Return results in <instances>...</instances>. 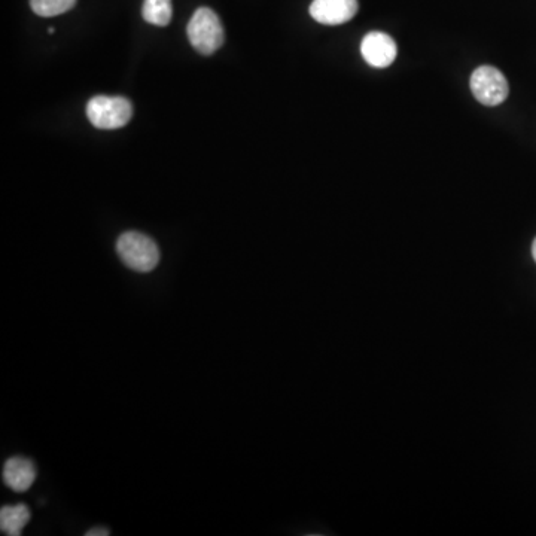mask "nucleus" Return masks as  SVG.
<instances>
[{
    "mask_svg": "<svg viewBox=\"0 0 536 536\" xmlns=\"http://www.w3.org/2000/svg\"><path fill=\"white\" fill-rule=\"evenodd\" d=\"M109 535L108 529L96 528L87 532V536H106Z\"/></svg>",
    "mask_w": 536,
    "mask_h": 536,
    "instance_id": "nucleus-11",
    "label": "nucleus"
},
{
    "mask_svg": "<svg viewBox=\"0 0 536 536\" xmlns=\"http://www.w3.org/2000/svg\"><path fill=\"white\" fill-rule=\"evenodd\" d=\"M36 478V468L30 459L14 456L6 461L3 467V480L9 489L24 493L33 486Z\"/></svg>",
    "mask_w": 536,
    "mask_h": 536,
    "instance_id": "nucleus-7",
    "label": "nucleus"
},
{
    "mask_svg": "<svg viewBox=\"0 0 536 536\" xmlns=\"http://www.w3.org/2000/svg\"><path fill=\"white\" fill-rule=\"evenodd\" d=\"M132 103L126 97L96 96L88 102L87 117L96 129L115 130L132 120Z\"/></svg>",
    "mask_w": 536,
    "mask_h": 536,
    "instance_id": "nucleus-2",
    "label": "nucleus"
},
{
    "mask_svg": "<svg viewBox=\"0 0 536 536\" xmlns=\"http://www.w3.org/2000/svg\"><path fill=\"white\" fill-rule=\"evenodd\" d=\"M471 91L481 105L493 108L505 102L510 87L501 70L493 66H480L471 75Z\"/></svg>",
    "mask_w": 536,
    "mask_h": 536,
    "instance_id": "nucleus-4",
    "label": "nucleus"
},
{
    "mask_svg": "<svg viewBox=\"0 0 536 536\" xmlns=\"http://www.w3.org/2000/svg\"><path fill=\"white\" fill-rule=\"evenodd\" d=\"M358 0H313L310 15L325 26H340L355 17Z\"/></svg>",
    "mask_w": 536,
    "mask_h": 536,
    "instance_id": "nucleus-6",
    "label": "nucleus"
},
{
    "mask_svg": "<svg viewBox=\"0 0 536 536\" xmlns=\"http://www.w3.org/2000/svg\"><path fill=\"white\" fill-rule=\"evenodd\" d=\"M532 255H534V260L536 263V239L534 240V245H532Z\"/></svg>",
    "mask_w": 536,
    "mask_h": 536,
    "instance_id": "nucleus-12",
    "label": "nucleus"
},
{
    "mask_svg": "<svg viewBox=\"0 0 536 536\" xmlns=\"http://www.w3.org/2000/svg\"><path fill=\"white\" fill-rule=\"evenodd\" d=\"M172 0H145L142 15L146 23L164 27L172 20Z\"/></svg>",
    "mask_w": 536,
    "mask_h": 536,
    "instance_id": "nucleus-9",
    "label": "nucleus"
},
{
    "mask_svg": "<svg viewBox=\"0 0 536 536\" xmlns=\"http://www.w3.org/2000/svg\"><path fill=\"white\" fill-rule=\"evenodd\" d=\"M29 522L30 510L27 505H8L0 510V529L5 535L20 536L24 526Z\"/></svg>",
    "mask_w": 536,
    "mask_h": 536,
    "instance_id": "nucleus-8",
    "label": "nucleus"
},
{
    "mask_svg": "<svg viewBox=\"0 0 536 536\" xmlns=\"http://www.w3.org/2000/svg\"><path fill=\"white\" fill-rule=\"evenodd\" d=\"M361 53L368 65L383 69L397 59L398 48L391 36L382 32H371L362 39Z\"/></svg>",
    "mask_w": 536,
    "mask_h": 536,
    "instance_id": "nucleus-5",
    "label": "nucleus"
},
{
    "mask_svg": "<svg viewBox=\"0 0 536 536\" xmlns=\"http://www.w3.org/2000/svg\"><path fill=\"white\" fill-rule=\"evenodd\" d=\"M188 38L194 50L203 56L218 51L224 44V29L218 15L209 8L197 9L188 24Z\"/></svg>",
    "mask_w": 536,
    "mask_h": 536,
    "instance_id": "nucleus-3",
    "label": "nucleus"
},
{
    "mask_svg": "<svg viewBox=\"0 0 536 536\" xmlns=\"http://www.w3.org/2000/svg\"><path fill=\"white\" fill-rule=\"evenodd\" d=\"M117 252L127 267L139 273H149L160 263V249L151 237L137 231L121 234Z\"/></svg>",
    "mask_w": 536,
    "mask_h": 536,
    "instance_id": "nucleus-1",
    "label": "nucleus"
},
{
    "mask_svg": "<svg viewBox=\"0 0 536 536\" xmlns=\"http://www.w3.org/2000/svg\"><path fill=\"white\" fill-rule=\"evenodd\" d=\"M33 12L39 17H56L76 5V0H30Z\"/></svg>",
    "mask_w": 536,
    "mask_h": 536,
    "instance_id": "nucleus-10",
    "label": "nucleus"
}]
</instances>
